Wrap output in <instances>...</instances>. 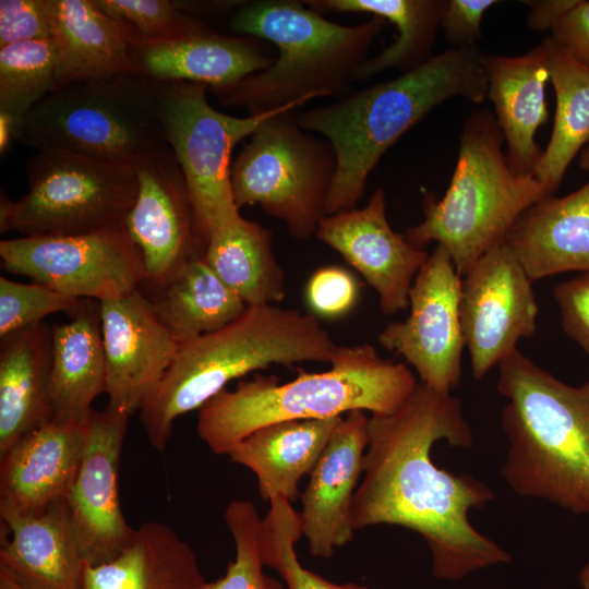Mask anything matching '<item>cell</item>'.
Returning <instances> with one entry per match:
<instances>
[{"mask_svg":"<svg viewBox=\"0 0 589 589\" xmlns=\"http://www.w3.org/2000/svg\"><path fill=\"white\" fill-rule=\"evenodd\" d=\"M501 129L489 110L465 120L456 166L441 200H424V219L404 233L422 249L435 241L462 278L490 249L506 241L518 218L550 195L533 175L515 173L503 153Z\"/></svg>","mask_w":589,"mask_h":589,"instance_id":"cell-7","label":"cell"},{"mask_svg":"<svg viewBox=\"0 0 589 589\" xmlns=\"http://www.w3.org/2000/svg\"><path fill=\"white\" fill-rule=\"evenodd\" d=\"M460 296L461 277L448 252L436 244L410 288L409 315L388 324L377 336L384 348L414 368L420 383L441 394H450L460 382L466 347Z\"/></svg>","mask_w":589,"mask_h":589,"instance_id":"cell-13","label":"cell"},{"mask_svg":"<svg viewBox=\"0 0 589 589\" xmlns=\"http://www.w3.org/2000/svg\"><path fill=\"white\" fill-rule=\"evenodd\" d=\"M134 73L156 82L233 84L268 69L274 59L257 38L223 35L209 26L172 39L133 45Z\"/></svg>","mask_w":589,"mask_h":589,"instance_id":"cell-22","label":"cell"},{"mask_svg":"<svg viewBox=\"0 0 589 589\" xmlns=\"http://www.w3.org/2000/svg\"><path fill=\"white\" fill-rule=\"evenodd\" d=\"M549 81L555 93L551 137L533 173L549 194L561 185L575 156L589 143V67L549 36Z\"/></svg>","mask_w":589,"mask_h":589,"instance_id":"cell-32","label":"cell"},{"mask_svg":"<svg viewBox=\"0 0 589 589\" xmlns=\"http://www.w3.org/2000/svg\"><path fill=\"white\" fill-rule=\"evenodd\" d=\"M120 22L135 44L180 37L205 28L202 20L178 9L173 0H95Z\"/></svg>","mask_w":589,"mask_h":589,"instance_id":"cell-37","label":"cell"},{"mask_svg":"<svg viewBox=\"0 0 589 589\" xmlns=\"http://www.w3.org/2000/svg\"><path fill=\"white\" fill-rule=\"evenodd\" d=\"M69 314L50 328L51 422L87 424L93 401L107 388L100 302L83 299Z\"/></svg>","mask_w":589,"mask_h":589,"instance_id":"cell-24","label":"cell"},{"mask_svg":"<svg viewBox=\"0 0 589 589\" xmlns=\"http://www.w3.org/2000/svg\"><path fill=\"white\" fill-rule=\"evenodd\" d=\"M55 38L46 0L0 1V47Z\"/></svg>","mask_w":589,"mask_h":589,"instance_id":"cell-39","label":"cell"},{"mask_svg":"<svg viewBox=\"0 0 589 589\" xmlns=\"http://www.w3.org/2000/svg\"><path fill=\"white\" fill-rule=\"evenodd\" d=\"M17 141L136 167L168 145L158 82L129 73L59 86L25 115Z\"/></svg>","mask_w":589,"mask_h":589,"instance_id":"cell-8","label":"cell"},{"mask_svg":"<svg viewBox=\"0 0 589 589\" xmlns=\"http://www.w3.org/2000/svg\"><path fill=\"white\" fill-rule=\"evenodd\" d=\"M508 443L501 474L519 496L589 516V381L568 385L516 349L498 363Z\"/></svg>","mask_w":589,"mask_h":589,"instance_id":"cell-3","label":"cell"},{"mask_svg":"<svg viewBox=\"0 0 589 589\" xmlns=\"http://www.w3.org/2000/svg\"><path fill=\"white\" fill-rule=\"evenodd\" d=\"M60 50L55 38L0 47V112L20 122L57 88Z\"/></svg>","mask_w":589,"mask_h":589,"instance_id":"cell-34","label":"cell"},{"mask_svg":"<svg viewBox=\"0 0 589 589\" xmlns=\"http://www.w3.org/2000/svg\"><path fill=\"white\" fill-rule=\"evenodd\" d=\"M483 55L453 47L394 80L296 115L298 125L325 136L335 154L326 215L357 208L381 157L436 106L454 97L486 99Z\"/></svg>","mask_w":589,"mask_h":589,"instance_id":"cell-2","label":"cell"},{"mask_svg":"<svg viewBox=\"0 0 589 589\" xmlns=\"http://www.w3.org/2000/svg\"><path fill=\"white\" fill-rule=\"evenodd\" d=\"M77 299L39 283L24 284L0 277V338L41 323L52 313H71Z\"/></svg>","mask_w":589,"mask_h":589,"instance_id":"cell-38","label":"cell"},{"mask_svg":"<svg viewBox=\"0 0 589 589\" xmlns=\"http://www.w3.org/2000/svg\"><path fill=\"white\" fill-rule=\"evenodd\" d=\"M550 37L577 61L589 67V1L579 0L554 26Z\"/></svg>","mask_w":589,"mask_h":589,"instance_id":"cell-43","label":"cell"},{"mask_svg":"<svg viewBox=\"0 0 589 589\" xmlns=\"http://www.w3.org/2000/svg\"><path fill=\"white\" fill-rule=\"evenodd\" d=\"M21 122L12 116L0 112V153L3 155L14 140L17 141V134Z\"/></svg>","mask_w":589,"mask_h":589,"instance_id":"cell-45","label":"cell"},{"mask_svg":"<svg viewBox=\"0 0 589 589\" xmlns=\"http://www.w3.org/2000/svg\"><path fill=\"white\" fill-rule=\"evenodd\" d=\"M0 589H25L20 586L4 569L0 568Z\"/></svg>","mask_w":589,"mask_h":589,"instance_id":"cell-46","label":"cell"},{"mask_svg":"<svg viewBox=\"0 0 589 589\" xmlns=\"http://www.w3.org/2000/svg\"><path fill=\"white\" fill-rule=\"evenodd\" d=\"M131 416L105 408L88 422L81 464L67 497L71 524L85 565L113 560L135 529L119 500V464Z\"/></svg>","mask_w":589,"mask_h":589,"instance_id":"cell-16","label":"cell"},{"mask_svg":"<svg viewBox=\"0 0 589 589\" xmlns=\"http://www.w3.org/2000/svg\"><path fill=\"white\" fill-rule=\"evenodd\" d=\"M548 58L545 38L520 56L483 55L486 99L494 106L495 120L507 145V164L518 175H533L543 154L534 136L549 116Z\"/></svg>","mask_w":589,"mask_h":589,"instance_id":"cell-21","label":"cell"},{"mask_svg":"<svg viewBox=\"0 0 589 589\" xmlns=\"http://www.w3.org/2000/svg\"><path fill=\"white\" fill-rule=\"evenodd\" d=\"M532 281L506 241L485 252L461 278L460 323L476 380L513 353L537 328Z\"/></svg>","mask_w":589,"mask_h":589,"instance_id":"cell-14","label":"cell"},{"mask_svg":"<svg viewBox=\"0 0 589 589\" xmlns=\"http://www.w3.org/2000/svg\"><path fill=\"white\" fill-rule=\"evenodd\" d=\"M309 305L317 314L336 317L347 313L358 298V285L344 268L326 266L317 269L306 287Z\"/></svg>","mask_w":589,"mask_h":589,"instance_id":"cell-40","label":"cell"},{"mask_svg":"<svg viewBox=\"0 0 589 589\" xmlns=\"http://www.w3.org/2000/svg\"><path fill=\"white\" fill-rule=\"evenodd\" d=\"M329 364L324 372L300 371L285 384L257 375L233 390L225 388L199 409V435L213 453L228 455L271 423L327 419L353 410L390 413L418 384L406 364L383 359L369 344L338 346Z\"/></svg>","mask_w":589,"mask_h":589,"instance_id":"cell-6","label":"cell"},{"mask_svg":"<svg viewBox=\"0 0 589 589\" xmlns=\"http://www.w3.org/2000/svg\"><path fill=\"white\" fill-rule=\"evenodd\" d=\"M87 424L49 422L0 456V516H35L67 500L75 480Z\"/></svg>","mask_w":589,"mask_h":589,"instance_id":"cell-20","label":"cell"},{"mask_svg":"<svg viewBox=\"0 0 589 589\" xmlns=\"http://www.w3.org/2000/svg\"><path fill=\"white\" fill-rule=\"evenodd\" d=\"M24 168V195L11 200L1 190V233L70 236L122 225L137 192L136 167L65 151H35Z\"/></svg>","mask_w":589,"mask_h":589,"instance_id":"cell-9","label":"cell"},{"mask_svg":"<svg viewBox=\"0 0 589 589\" xmlns=\"http://www.w3.org/2000/svg\"><path fill=\"white\" fill-rule=\"evenodd\" d=\"M225 521L236 543V558L223 577L205 584L204 589H284L263 572L259 548L261 519L249 501H233L225 509Z\"/></svg>","mask_w":589,"mask_h":589,"instance_id":"cell-36","label":"cell"},{"mask_svg":"<svg viewBox=\"0 0 589 589\" xmlns=\"http://www.w3.org/2000/svg\"><path fill=\"white\" fill-rule=\"evenodd\" d=\"M579 166L582 170L589 171V144L580 153Z\"/></svg>","mask_w":589,"mask_h":589,"instance_id":"cell-48","label":"cell"},{"mask_svg":"<svg viewBox=\"0 0 589 589\" xmlns=\"http://www.w3.org/2000/svg\"><path fill=\"white\" fill-rule=\"evenodd\" d=\"M217 276L247 305L274 304L286 296V276L268 229L242 216L213 233L204 255Z\"/></svg>","mask_w":589,"mask_h":589,"instance_id":"cell-31","label":"cell"},{"mask_svg":"<svg viewBox=\"0 0 589 589\" xmlns=\"http://www.w3.org/2000/svg\"><path fill=\"white\" fill-rule=\"evenodd\" d=\"M0 456L52 421L49 397L51 332L37 323L1 337Z\"/></svg>","mask_w":589,"mask_h":589,"instance_id":"cell-27","label":"cell"},{"mask_svg":"<svg viewBox=\"0 0 589 589\" xmlns=\"http://www.w3.org/2000/svg\"><path fill=\"white\" fill-rule=\"evenodd\" d=\"M506 242L531 281L564 272L589 273V181L567 195L550 194L530 206Z\"/></svg>","mask_w":589,"mask_h":589,"instance_id":"cell-23","label":"cell"},{"mask_svg":"<svg viewBox=\"0 0 589 589\" xmlns=\"http://www.w3.org/2000/svg\"><path fill=\"white\" fill-rule=\"evenodd\" d=\"M293 112L269 118L250 136L231 164L230 184L239 209L260 205L293 238L306 240L326 215L336 158L328 142L298 125Z\"/></svg>","mask_w":589,"mask_h":589,"instance_id":"cell-10","label":"cell"},{"mask_svg":"<svg viewBox=\"0 0 589 589\" xmlns=\"http://www.w3.org/2000/svg\"><path fill=\"white\" fill-rule=\"evenodd\" d=\"M1 267L64 294L98 302L141 289L147 275L124 224L70 236H33L0 242Z\"/></svg>","mask_w":589,"mask_h":589,"instance_id":"cell-12","label":"cell"},{"mask_svg":"<svg viewBox=\"0 0 589 589\" xmlns=\"http://www.w3.org/2000/svg\"><path fill=\"white\" fill-rule=\"evenodd\" d=\"M83 589H204L195 553L169 526L148 521L111 561L83 565Z\"/></svg>","mask_w":589,"mask_h":589,"instance_id":"cell-28","label":"cell"},{"mask_svg":"<svg viewBox=\"0 0 589 589\" xmlns=\"http://www.w3.org/2000/svg\"><path fill=\"white\" fill-rule=\"evenodd\" d=\"M337 348L312 314L247 305L223 328L179 341L170 366L142 404L140 421L151 445L164 452L176 419L200 409L230 381L271 364L330 363Z\"/></svg>","mask_w":589,"mask_h":589,"instance_id":"cell-5","label":"cell"},{"mask_svg":"<svg viewBox=\"0 0 589 589\" xmlns=\"http://www.w3.org/2000/svg\"><path fill=\"white\" fill-rule=\"evenodd\" d=\"M341 419L271 423L240 441L228 456L254 472L264 500L283 496L291 502L298 498L299 480L311 473Z\"/></svg>","mask_w":589,"mask_h":589,"instance_id":"cell-29","label":"cell"},{"mask_svg":"<svg viewBox=\"0 0 589 589\" xmlns=\"http://www.w3.org/2000/svg\"><path fill=\"white\" fill-rule=\"evenodd\" d=\"M269 503V512L259 527L261 558L280 574L287 589H373L354 582L335 584L304 568L294 551V543L303 536L300 514L283 496Z\"/></svg>","mask_w":589,"mask_h":589,"instance_id":"cell-35","label":"cell"},{"mask_svg":"<svg viewBox=\"0 0 589 589\" xmlns=\"http://www.w3.org/2000/svg\"><path fill=\"white\" fill-rule=\"evenodd\" d=\"M107 408L132 416L170 366L179 341L142 289L100 302Z\"/></svg>","mask_w":589,"mask_h":589,"instance_id":"cell-17","label":"cell"},{"mask_svg":"<svg viewBox=\"0 0 589 589\" xmlns=\"http://www.w3.org/2000/svg\"><path fill=\"white\" fill-rule=\"evenodd\" d=\"M136 176L137 192L124 227L142 254L144 286L154 287L185 262L204 256L208 241L168 145L142 160Z\"/></svg>","mask_w":589,"mask_h":589,"instance_id":"cell-15","label":"cell"},{"mask_svg":"<svg viewBox=\"0 0 589 589\" xmlns=\"http://www.w3.org/2000/svg\"><path fill=\"white\" fill-rule=\"evenodd\" d=\"M445 0H311V9L323 13H365L393 23L396 40L360 68L357 81L368 80L383 71L408 72L432 58V47L440 28Z\"/></svg>","mask_w":589,"mask_h":589,"instance_id":"cell-33","label":"cell"},{"mask_svg":"<svg viewBox=\"0 0 589 589\" xmlns=\"http://www.w3.org/2000/svg\"><path fill=\"white\" fill-rule=\"evenodd\" d=\"M11 538L0 548V568L25 589H83V557L67 500L35 516H1Z\"/></svg>","mask_w":589,"mask_h":589,"instance_id":"cell-25","label":"cell"},{"mask_svg":"<svg viewBox=\"0 0 589 589\" xmlns=\"http://www.w3.org/2000/svg\"><path fill=\"white\" fill-rule=\"evenodd\" d=\"M147 296L159 321L178 341L223 328L247 308L212 269L205 257L178 267Z\"/></svg>","mask_w":589,"mask_h":589,"instance_id":"cell-30","label":"cell"},{"mask_svg":"<svg viewBox=\"0 0 589 589\" xmlns=\"http://www.w3.org/2000/svg\"><path fill=\"white\" fill-rule=\"evenodd\" d=\"M60 50L57 87L134 73V40L95 0H46Z\"/></svg>","mask_w":589,"mask_h":589,"instance_id":"cell-26","label":"cell"},{"mask_svg":"<svg viewBox=\"0 0 589 589\" xmlns=\"http://www.w3.org/2000/svg\"><path fill=\"white\" fill-rule=\"evenodd\" d=\"M440 440L470 448L473 432L457 397L422 383L393 412L372 414L351 522L354 530L396 525L418 532L430 548L433 576L457 581L509 563L512 556L468 517L471 508L483 507L494 493L468 473L438 468L431 450Z\"/></svg>","mask_w":589,"mask_h":589,"instance_id":"cell-1","label":"cell"},{"mask_svg":"<svg viewBox=\"0 0 589 589\" xmlns=\"http://www.w3.org/2000/svg\"><path fill=\"white\" fill-rule=\"evenodd\" d=\"M578 2L579 0L524 1L530 8L527 15V25L537 32H552L558 21Z\"/></svg>","mask_w":589,"mask_h":589,"instance_id":"cell-44","label":"cell"},{"mask_svg":"<svg viewBox=\"0 0 589 589\" xmlns=\"http://www.w3.org/2000/svg\"><path fill=\"white\" fill-rule=\"evenodd\" d=\"M578 581L581 589H589V563L581 568Z\"/></svg>","mask_w":589,"mask_h":589,"instance_id":"cell-47","label":"cell"},{"mask_svg":"<svg viewBox=\"0 0 589 589\" xmlns=\"http://www.w3.org/2000/svg\"><path fill=\"white\" fill-rule=\"evenodd\" d=\"M369 444V418L348 412L335 428L301 495L302 533L314 557L332 558L353 537L351 504Z\"/></svg>","mask_w":589,"mask_h":589,"instance_id":"cell-19","label":"cell"},{"mask_svg":"<svg viewBox=\"0 0 589 589\" xmlns=\"http://www.w3.org/2000/svg\"><path fill=\"white\" fill-rule=\"evenodd\" d=\"M385 22L372 16L345 26L305 8L304 1H241L230 13L231 34L268 40L279 55L268 69L208 92L219 105L244 108L249 116L302 99L340 96L357 81Z\"/></svg>","mask_w":589,"mask_h":589,"instance_id":"cell-4","label":"cell"},{"mask_svg":"<svg viewBox=\"0 0 589 589\" xmlns=\"http://www.w3.org/2000/svg\"><path fill=\"white\" fill-rule=\"evenodd\" d=\"M495 0H445L440 27L454 48L476 47L482 38V19Z\"/></svg>","mask_w":589,"mask_h":589,"instance_id":"cell-42","label":"cell"},{"mask_svg":"<svg viewBox=\"0 0 589 589\" xmlns=\"http://www.w3.org/2000/svg\"><path fill=\"white\" fill-rule=\"evenodd\" d=\"M315 236L340 253L375 289L383 313L395 314L408 306L414 277L430 254L392 229L382 188L363 208L323 216Z\"/></svg>","mask_w":589,"mask_h":589,"instance_id":"cell-18","label":"cell"},{"mask_svg":"<svg viewBox=\"0 0 589 589\" xmlns=\"http://www.w3.org/2000/svg\"><path fill=\"white\" fill-rule=\"evenodd\" d=\"M553 296L565 334L589 354V273L557 284Z\"/></svg>","mask_w":589,"mask_h":589,"instance_id":"cell-41","label":"cell"},{"mask_svg":"<svg viewBox=\"0 0 589 589\" xmlns=\"http://www.w3.org/2000/svg\"><path fill=\"white\" fill-rule=\"evenodd\" d=\"M208 86L189 81L158 82V111L166 143L183 173L201 229L206 237L233 224L241 215L230 184L235 146L262 123L293 111L302 99L263 113L235 117L215 109Z\"/></svg>","mask_w":589,"mask_h":589,"instance_id":"cell-11","label":"cell"}]
</instances>
